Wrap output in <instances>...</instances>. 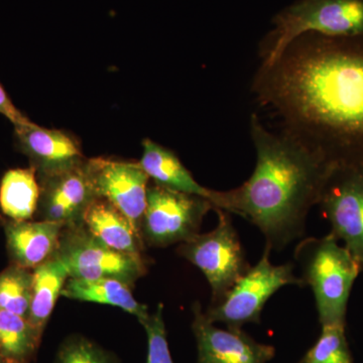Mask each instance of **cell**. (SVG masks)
Instances as JSON below:
<instances>
[{"label": "cell", "instance_id": "obj_1", "mask_svg": "<svg viewBox=\"0 0 363 363\" xmlns=\"http://www.w3.org/2000/svg\"><path fill=\"white\" fill-rule=\"evenodd\" d=\"M283 133L332 164H363V35L305 33L253 79Z\"/></svg>", "mask_w": 363, "mask_h": 363}, {"label": "cell", "instance_id": "obj_2", "mask_svg": "<svg viewBox=\"0 0 363 363\" xmlns=\"http://www.w3.org/2000/svg\"><path fill=\"white\" fill-rule=\"evenodd\" d=\"M250 135L257 154L252 175L240 187L214 191L212 204L252 222L266 247L281 250L304 235L308 214L335 164L283 131L272 133L255 114Z\"/></svg>", "mask_w": 363, "mask_h": 363}, {"label": "cell", "instance_id": "obj_3", "mask_svg": "<svg viewBox=\"0 0 363 363\" xmlns=\"http://www.w3.org/2000/svg\"><path fill=\"white\" fill-rule=\"evenodd\" d=\"M296 260L302 269L304 285L311 286L321 326L346 324L348 301L362 267L329 233L298 243Z\"/></svg>", "mask_w": 363, "mask_h": 363}, {"label": "cell", "instance_id": "obj_4", "mask_svg": "<svg viewBox=\"0 0 363 363\" xmlns=\"http://www.w3.org/2000/svg\"><path fill=\"white\" fill-rule=\"evenodd\" d=\"M272 25L260 45L262 66L271 65L286 45L305 33L363 35V0H298L279 11Z\"/></svg>", "mask_w": 363, "mask_h": 363}, {"label": "cell", "instance_id": "obj_5", "mask_svg": "<svg viewBox=\"0 0 363 363\" xmlns=\"http://www.w3.org/2000/svg\"><path fill=\"white\" fill-rule=\"evenodd\" d=\"M218 224L208 233H198L181 243L178 253L200 269L212 291V304L219 302L250 269L230 213L215 209Z\"/></svg>", "mask_w": 363, "mask_h": 363}, {"label": "cell", "instance_id": "obj_6", "mask_svg": "<svg viewBox=\"0 0 363 363\" xmlns=\"http://www.w3.org/2000/svg\"><path fill=\"white\" fill-rule=\"evenodd\" d=\"M269 253L271 250L266 247L259 262L250 267L219 302L208 308L205 315L209 321L220 322L230 329H242L245 324L259 323L262 308L279 289L304 285L302 279L295 276L293 264L274 266L269 260Z\"/></svg>", "mask_w": 363, "mask_h": 363}, {"label": "cell", "instance_id": "obj_7", "mask_svg": "<svg viewBox=\"0 0 363 363\" xmlns=\"http://www.w3.org/2000/svg\"><path fill=\"white\" fill-rule=\"evenodd\" d=\"M210 210L214 206L206 198L152 184L140 228L143 242L156 247L186 242L199 233Z\"/></svg>", "mask_w": 363, "mask_h": 363}, {"label": "cell", "instance_id": "obj_8", "mask_svg": "<svg viewBox=\"0 0 363 363\" xmlns=\"http://www.w3.org/2000/svg\"><path fill=\"white\" fill-rule=\"evenodd\" d=\"M318 205L363 271V164H334Z\"/></svg>", "mask_w": 363, "mask_h": 363}, {"label": "cell", "instance_id": "obj_9", "mask_svg": "<svg viewBox=\"0 0 363 363\" xmlns=\"http://www.w3.org/2000/svg\"><path fill=\"white\" fill-rule=\"evenodd\" d=\"M57 255L74 279H116L133 286L147 272L143 257L111 250L84 225L64 228Z\"/></svg>", "mask_w": 363, "mask_h": 363}, {"label": "cell", "instance_id": "obj_10", "mask_svg": "<svg viewBox=\"0 0 363 363\" xmlns=\"http://www.w3.org/2000/svg\"><path fill=\"white\" fill-rule=\"evenodd\" d=\"M86 166L96 197L113 205L142 236L150 177L140 162L95 157L87 160Z\"/></svg>", "mask_w": 363, "mask_h": 363}, {"label": "cell", "instance_id": "obj_11", "mask_svg": "<svg viewBox=\"0 0 363 363\" xmlns=\"http://www.w3.org/2000/svg\"><path fill=\"white\" fill-rule=\"evenodd\" d=\"M87 160L73 168L37 176L40 198L38 220L58 222L65 228L84 225V216L96 199L88 174Z\"/></svg>", "mask_w": 363, "mask_h": 363}, {"label": "cell", "instance_id": "obj_12", "mask_svg": "<svg viewBox=\"0 0 363 363\" xmlns=\"http://www.w3.org/2000/svg\"><path fill=\"white\" fill-rule=\"evenodd\" d=\"M193 313L198 363H269L274 357V346L257 342L242 329L214 326L198 303L193 306Z\"/></svg>", "mask_w": 363, "mask_h": 363}, {"label": "cell", "instance_id": "obj_13", "mask_svg": "<svg viewBox=\"0 0 363 363\" xmlns=\"http://www.w3.org/2000/svg\"><path fill=\"white\" fill-rule=\"evenodd\" d=\"M16 145L30 160L37 176L73 168L86 161L79 143L62 130L40 128L35 123L14 125Z\"/></svg>", "mask_w": 363, "mask_h": 363}, {"label": "cell", "instance_id": "obj_14", "mask_svg": "<svg viewBox=\"0 0 363 363\" xmlns=\"http://www.w3.org/2000/svg\"><path fill=\"white\" fill-rule=\"evenodd\" d=\"M6 248L11 264L33 269L58 255L65 226L44 220L4 221Z\"/></svg>", "mask_w": 363, "mask_h": 363}, {"label": "cell", "instance_id": "obj_15", "mask_svg": "<svg viewBox=\"0 0 363 363\" xmlns=\"http://www.w3.org/2000/svg\"><path fill=\"white\" fill-rule=\"evenodd\" d=\"M86 229L100 242L116 252L143 257L145 242L128 219L113 205L96 198L84 216Z\"/></svg>", "mask_w": 363, "mask_h": 363}, {"label": "cell", "instance_id": "obj_16", "mask_svg": "<svg viewBox=\"0 0 363 363\" xmlns=\"http://www.w3.org/2000/svg\"><path fill=\"white\" fill-rule=\"evenodd\" d=\"M143 147L142 159L138 162L155 184L186 194L200 196L212 203L214 190L200 185L175 152L149 138L143 140Z\"/></svg>", "mask_w": 363, "mask_h": 363}, {"label": "cell", "instance_id": "obj_17", "mask_svg": "<svg viewBox=\"0 0 363 363\" xmlns=\"http://www.w3.org/2000/svg\"><path fill=\"white\" fill-rule=\"evenodd\" d=\"M62 296L81 302L114 306L133 315L138 321L150 314L147 306L140 304L133 297L131 286L116 279L69 278Z\"/></svg>", "mask_w": 363, "mask_h": 363}, {"label": "cell", "instance_id": "obj_18", "mask_svg": "<svg viewBox=\"0 0 363 363\" xmlns=\"http://www.w3.org/2000/svg\"><path fill=\"white\" fill-rule=\"evenodd\" d=\"M69 278L68 269L58 255L33 269L32 301L28 321L40 337Z\"/></svg>", "mask_w": 363, "mask_h": 363}, {"label": "cell", "instance_id": "obj_19", "mask_svg": "<svg viewBox=\"0 0 363 363\" xmlns=\"http://www.w3.org/2000/svg\"><path fill=\"white\" fill-rule=\"evenodd\" d=\"M40 198L37 173L28 169H9L0 183V209L14 221L32 220Z\"/></svg>", "mask_w": 363, "mask_h": 363}, {"label": "cell", "instance_id": "obj_20", "mask_svg": "<svg viewBox=\"0 0 363 363\" xmlns=\"http://www.w3.org/2000/svg\"><path fill=\"white\" fill-rule=\"evenodd\" d=\"M40 338L28 319L0 310V355L4 359L28 363L39 347Z\"/></svg>", "mask_w": 363, "mask_h": 363}, {"label": "cell", "instance_id": "obj_21", "mask_svg": "<svg viewBox=\"0 0 363 363\" xmlns=\"http://www.w3.org/2000/svg\"><path fill=\"white\" fill-rule=\"evenodd\" d=\"M33 271L11 264L0 272V310L28 319L32 301Z\"/></svg>", "mask_w": 363, "mask_h": 363}, {"label": "cell", "instance_id": "obj_22", "mask_svg": "<svg viewBox=\"0 0 363 363\" xmlns=\"http://www.w3.org/2000/svg\"><path fill=\"white\" fill-rule=\"evenodd\" d=\"M302 363H354L343 325L322 326L317 342L310 348Z\"/></svg>", "mask_w": 363, "mask_h": 363}, {"label": "cell", "instance_id": "obj_23", "mask_svg": "<svg viewBox=\"0 0 363 363\" xmlns=\"http://www.w3.org/2000/svg\"><path fill=\"white\" fill-rule=\"evenodd\" d=\"M55 363H116L113 355L81 335L67 338L60 346Z\"/></svg>", "mask_w": 363, "mask_h": 363}, {"label": "cell", "instance_id": "obj_24", "mask_svg": "<svg viewBox=\"0 0 363 363\" xmlns=\"http://www.w3.org/2000/svg\"><path fill=\"white\" fill-rule=\"evenodd\" d=\"M140 323L145 328L147 337V363H174L167 340L164 321V306L160 304L156 311L147 315Z\"/></svg>", "mask_w": 363, "mask_h": 363}, {"label": "cell", "instance_id": "obj_25", "mask_svg": "<svg viewBox=\"0 0 363 363\" xmlns=\"http://www.w3.org/2000/svg\"><path fill=\"white\" fill-rule=\"evenodd\" d=\"M0 114L6 117L9 121L14 125H23V124H30L33 121H30L21 111H18L11 98L9 97L6 90L0 84Z\"/></svg>", "mask_w": 363, "mask_h": 363}, {"label": "cell", "instance_id": "obj_26", "mask_svg": "<svg viewBox=\"0 0 363 363\" xmlns=\"http://www.w3.org/2000/svg\"><path fill=\"white\" fill-rule=\"evenodd\" d=\"M0 363H20V362H13V360H6V359H4L2 360L1 362Z\"/></svg>", "mask_w": 363, "mask_h": 363}, {"label": "cell", "instance_id": "obj_27", "mask_svg": "<svg viewBox=\"0 0 363 363\" xmlns=\"http://www.w3.org/2000/svg\"><path fill=\"white\" fill-rule=\"evenodd\" d=\"M2 360H4V358L1 357V355H0V362H2Z\"/></svg>", "mask_w": 363, "mask_h": 363}]
</instances>
